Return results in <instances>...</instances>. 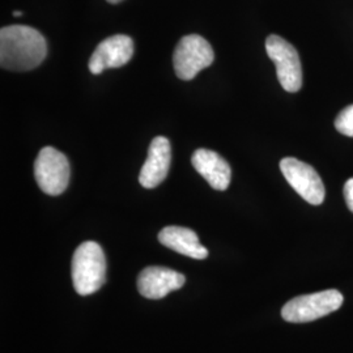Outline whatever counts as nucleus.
<instances>
[{"label":"nucleus","instance_id":"0eeeda50","mask_svg":"<svg viewBox=\"0 0 353 353\" xmlns=\"http://www.w3.org/2000/svg\"><path fill=\"white\" fill-rule=\"evenodd\" d=\"M280 170L293 190L313 205L325 201L326 190L316 169L294 157H285L280 161Z\"/></svg>","mask_w":353,"mask_h":353},{"label":"nucleus","instance_id":"7ed1b4c3","mask_svg":"<svg viewBox=\"0 0 353 353\" xmlns=\"http://www.w3.org/2000/svg\"><path fill=\"white\" fill-rule=\"evenodd\" d=\"M343 305L339 290H327L292 299L281 309V316L290 323L313 322L336 312Z\"/></svg>","mask_w":353,"mask_h":353},{"label":"nucleus","instance_id":"423d86ee","mask_svg":"<svg viewBox=\"0 0 353 353\" xmlns=\"http://www.w3.org/2000/svg\"><path fill=\"white\" fill-rule=\"evenodd\" d=\"M34 178L45 194L57 196L63 194L70 182V164L62 152L45 147L34 163Z\"/></svg>","mask_w":353,"mask_h":353},{"label":"nucleus","instance_id":"1a4fd4ad","mask_svg":"<svg viewBox=\"0 0 353 353\" xmlns=\"http://www.w3.org/2000/svg\"><path fill=\"white\" fill-rule=\"evenodd\" d=\"M186 279L174 270L152 265L144 268L138 278L139 293L150 300H160L168 293L185 285Z\"/></svg>","mask_w":353,"mask_h":353},{"label":"nucleus","instance_id":"f257e3e1","mask_svg":"<svg viewBox=\"0 0 353 353\" xmlns=\"http://www.w3.org/2000/svg\"><path fill=\"white\" fill-rule=\"evenodd\" d=\"M46 52V39L37 29L28 26L0 29V64L4 70L30 71L43 62Z\"/></svg>","mask_w":353,"mask_h":353},{"label":"nucleus","instance_id":"20e7f679","mask_svg":"<svg viewBox=\"0 0 353 353\" xmlns=\"http://www.w3.org/2000/svg\"><path fill=\"white\" fill-rule=\"evenodd\" d=\"M214 52L210 42L199 34L181 38L173 54L176 75L181 80H191L202 70L214 63Z\"/></svg>","mask_w":353,"mask_h":353},{"label":"nucleus","instance_id":"9d476101","mask_svg":"<svg viewBox=\"0 0 353 353\" xmlns=\"http://www.w3.org/2000/svg\"><path fill=\"white\" fill-rule=\"evenodd\" d=\"M172 161L170 141L164 137L152 140L148 148V157L140 170V185L145 189H154L163 183Z\"/></svg>","mask_w":353,"mask_h":353},{"label":"nucleus","instance_id":"9b49d317","mask_svg":"<svg viewBox=\"0 0 353 353\" xmlns=\"http://www.w3.org/2000/svg\"><path fill=\"white\" fill-rule=\"evenodd\" d=\"M191 164L195 170L210 183L212 189L225 191L232 179V169L217 152L196 150L191 157Z\"/></svg>","mask_w":353,"mask_h":353},{"label":"nucleus","instance_id":"4468645a","mask_svg":"<svg viewBox=\"0 0 353 353\" xmlns=\"http://www.w3.org/2000/svg\"><path fill=\"white\" fill-rule=\"evenodd\" d=\"M344 198L350 211L353 212V178L348 179L344 185Z\"/></svg>","mask_w":353,"mask_h":353},{"label":"nucleus","instance_id":"f8f14e48","mask_svg":"<svg viewBox=\"0 0 353 353\" xmlns=\"http://www.w3.org/2000/svg\"><path fill=\"white\" fill-rule=\"evenodd\" d=\"M159 241L174 252L192 259H205L208 250L199 242L198 234L189 228L165 227L159 233Z\"/></svg>","mask_w":353,"mask_h":353},{"label":"nucleus","instance_id":"6e6552de","mask_svg":"<svg viewBox=\"0 0 353 353\" xmlns=\"http://www.w3.org/2000/svg\"><path fill=\"white\" fill-rule=\"evenodd\" d=\"M134 55V42L126 34H115L105 38L99 43L89 59V71L100 75L106 68H118L131 61Z\"/></svg>","mask_w":353,"mask_h":353},{"label":"nucleus","instance_id":"39448f33","mask_svg":"<svg viewBox=\"0 0 353 353\" xmlns=\"http://www.w3.org/2000/svg\"><path fill=\"white\" fill-rule=\"evenodd\" d=\"M265 51L275 63L279 81L284 90L296 93L303 87V67L297 50L284 38L271 34L265 39Z\"/></svg>","mask_w":353,"mask_h":353},{"label":"nucleus","instance_id":"f03ea898","mask_svg":"<svg viewBox=\"0 0 353 353\" xmlns=\"http://www.w3.org/2000/svg\"><path fill=\"white\" fill-rule=\"evenodd\" d=\"M71 276L80 296H88L101 288L106 280V258L97 242L87 241L77 246L72 256Z\"/></svg>","mask_w":353,"mask_h":353},{"label":"nucleus","instance_id":"dca6fc26","mask_svg":"<svg viewBox=\"0 0 353 353\" xmlns=\"http://www.w3.org/2000/svg\"><path fill=\"white\" fill-rule=\"evenodd\" d=\"M23 12L21 11H13V16H21Z\"/></svg>","mask_w":353,"mask_h":353},{"label":"nucleus","instance_id":"2eb2a0df","mask_svg":"<svg viewBox=\"0 0 353 353\" xmlns=\"http://www.w3.org/2000/svg\"><path fill=\"white\" fill-rule=\"evenodd\" d=\"M106 1H109V3H112V4H117V3H121L122 0H106Z\"/></svg>","mask_w":353,"mask_h":353},{"label":"nucleus","instance_id":"ddd939ff","mask_svg":"<svg viewBox=\"0 0 353 353\" xmlns=\"http://www.w3.org/2000/svg\"><path fill=\"white\" fill-rule=\"evenodd\" d=\"M335 128L343 135L353 138V105L341 110L336 117Z\"/></svg>","mask_w":353,"mask_h":353}]
</instances>
